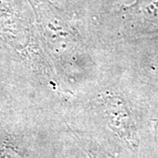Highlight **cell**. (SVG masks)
Masks as SVG:
<instances>
[{"instance_id":"cell-1","label":"cell","mask_w":158,"mask_h":158,"mask_svg":"<svg viewBox=\"0 0 158 158\" xmlns=\"http://www.w3.org/2000/svg\"><path fill=\"white\" fill-rule=\"evenodd\" d=\"M126 11L145 33H158V0H136Z\"/></svg>"}]
</instances>
